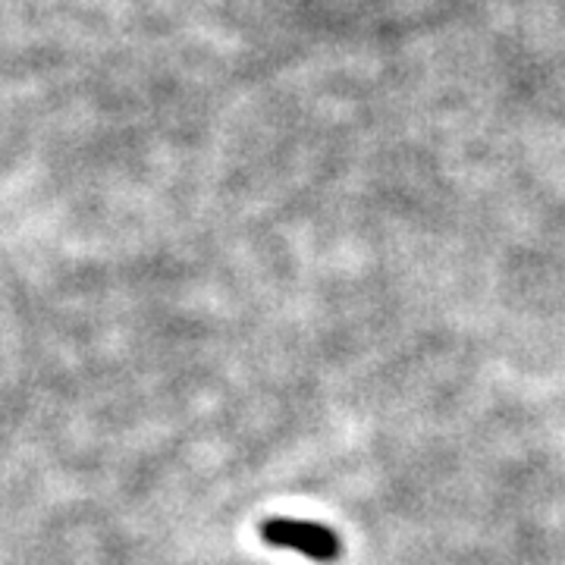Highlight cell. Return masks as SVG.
I'll list each match as a JSON object with an SVG mask.
<instances>
[{"label":"cell","mask_w":565,"mask_h":565,"mask_svg":"<svg viewBox=\"0 0 565 565\" xmlns=\"http://www.w3.org/2000/svg\"><path fill=\"white\" fill-rule=\"evenodd\" d=\"M262 537L270 546H286L318 563H333L340 556V537L323 525L311 522H289V519H270L264 522Z\"/></svg>","instance_id":"obj_1"}]
</instances>
